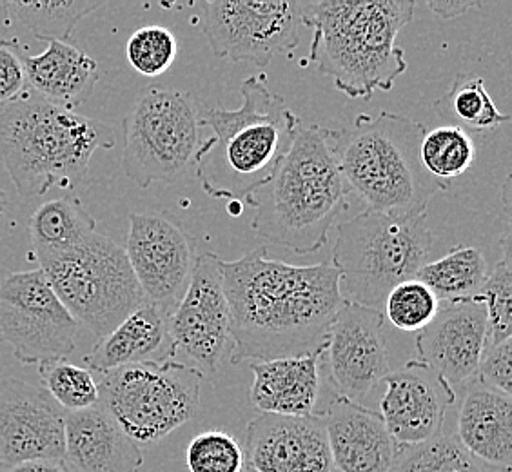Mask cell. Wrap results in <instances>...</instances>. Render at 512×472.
I'll use <instances>...</instances> for the list:
<instances>
[{"instance_id":"cell-1","label":"cell","mask_w":512,"mask_h":472,"mask_svg":"<svg viewBox=\"0 0 512 472\" xmlns=\"http://www.w3.org/2000/svg\"><path fill=\"white\" fill-rule=\"evenodd\" d=\"M229 304L231 364L269 362L325 351L347 298L333 264L291 266L258 247L242 258H220Z\"/></svg>"},{"instance_id":"cell-2","label":"cell","mask_w":512,"mask_h":472,"mask_svg":"<svg viewBox=\"0 0 512 472\" xmlns=\"http://www.w3.org/2000/svg\"><path fill=\"white\" fill-rule=\"evenodd\" d=\"M349 193L336 162L331 129L300 122L275 173L247 198L255 207L251 229L296 255L318 253L336 218L349 209Z\"/></svg>"},{"instance_id":"cell-3","label":"cell","mask_w":512,"mask_h":472,"mask_svg":"<svg viewBox=\"0 0 512 472\" xmlns=\"http://www.w3.org/2000/svg\"><path fill=\"white\" fill-rule=\"evenodd\" d=\"M414 8L413 0L300 2L302 26L313 31L309 59L349 99L391 91L409 68L398 33Z\"/></svg>"},{"instance_id":"cell-4","label":"cell","mask_w":512,"mask_h":472,"mask_svg":"<svg viewBox=\"0 0 512 472\" xmlns=\"http://www.w3.org/2000/svg\"><path fill=\"white\" fill-rule=\"evenodd\" d=\"M240 95V108L200 115V129H211L213 137L198 146L193 158L204 193L231 202H247L266 184L300 124L286 99L271 91L266 73L244 80Z\"/></svg>"},{"instance_id":"cell-5","label":"cell","mask_w":512,"mask_h":472,"mask_svg":"<svg viewBox=\"0 0 512 472\" xmlns=\"http://www.w3.org/2000/svg\"><path fill=\"white\" fill-rule=\"evenodd\" d=\"M115 142L108 124L57 108L31 89L0 106V162L24 198L80 186L95 151Z\"/></svg>"},{"instance_id":"cell-6","label":"cell","mask_w":512,"mask_h":472,"mask_svg":"<svg viewBox=\"0 0 512 472\" xmlns=\"http://www.w3.org/2000/svg\"><path fill=\"white\" fill-rule=\"evenodd\" d=\"M425 131L422 122L391 111L358 115L349 128L331 129L338 168L365 211L424 213L431 198L447 191L422 166Z\"/></svg>"},{"instance_id":"cell-7","label":"cell","mask_w":512,"mask_h":472,"mask_svg":"<svg viewBox=\"0 0 512 472\" xmlns=\"http://www.w3.org/2000/svg\"><path fill=\"white\" fill-rule=\"evenodd\" d=\"M433 233L424 213L365 211L342 222L333 266L349 302L380 309L393 287L411 280L427 264Z\"/></svg>"},{"instance_id":"cell-8","label":"cell","mask_w":512,"mask_h":472,"mask_svg":"<svg viewBox=\"0 0 512 472\" xmlns=\"http://www.w3.org/2000/svg\"><path fill=\"white\" fill-rule=\"evenodd\" d=\"M39 269L69 315L99 338L148 302L124 247L97 231L68 251L42 260Z\"/></svg>"},{"instance_id":"cell-9","label":"cell","mask_w":512,"mask_h":472,"mask_svg":"<svg viewBox=\"0 0 512 472\" xmlns=\"http://www.w3.org/2000/svg\"><path fill=\"white\" fill-rule=\"evenodd\" d=\"M202 378L175 360L124 365L102 374L99 404L137 445L160 442L197 414Z\"/></svg>"},{"instance_id":"cell-10","label":"cell","mask_w":512,"mask_h":472,"mask_svg":"<svg viewBox=\"0 0 512 472\" xmlns=\"http://www.w3.org/2000/svg\"><path fill=\"white\" fill-rule=\"evenodd\" d=\"M200 113L193 97L177 89L149 88L124 118L122 168L140 189L173 184L200 146Z\"/></svg>"},{"instance_id":"cell-11","label":"cell","mask_w":512,"mask_h":472,"mask_svg":"<svg viewBox=\"0 0 512 472\" xmlns=\"http://www.w3.org/2000/svg\"><path fill=\"white\" fill-rule=\"evenodd\" d=\"M79 322L55 295L40 269L0 282V342L20 364H48L75 351Z\"/></svg>"},{"instance_id":"cell-12","label":"cell","mask_w":512,"mask_h":472,"mask_svg":"<svg viewBox=\"0 0 512 472\" xmlns=\"http://www.w3.org/2000/svg\"><path fill=\"white\" fill-rule=\"evenodd\" d=\"M204 35L218 59L266 68L300 42V2L213 0L202 4Z\"/></svg>"},{"instance_id":"cell-13","label":"cell","mask_w":512,"mask_h":472,"mask_svg":"<svg viewBox=\"0 0 512 472\" xmlns=\"http://www.w3.org/2000/svg\"><path fill=\"white\" fill-rule=\"evenodd\" d=\"M129 266L148 302L175 309L197 266V242L169 213H131Z\"/></svg>"},{"instance_id":"cell-14","label":"cell","mask_w":512,"mask_h":472,"mask_svg":"<svg viewBox=\"0 0 512 472\" xmlns=\"http://www.w3.org/2000/svg\"><path fill=\"white\" fill-rule=\"evenodd\" d=\"M177 351L197 362L204 376H215L231 345L229 304L220 273V256L204 253L197 258L188 291L175 305L169 320Z\"/></svg>"},{"instance_id":"cell-15","label":"cell","mask_w":512,"mask_h":472,"mask_svg":"<svg viewBox=\"0 0 512 472\" xmlns=\"http://www.w3.org/2000/svg\"><path fill=\"white\" fill-rule=\"evenodd\" d=\"M66 411L46 389L0 380V463L62 462Z\"/></svg>"},{"instance_id":"cell-16","label":"cell","mask_w":512,"mask_h":472,"mask_svg":"<svg viewBox=\"0 0 512 472\" xmlns=\"http://www.w3.org/2000/svg\"><path fill=\"white\" fill-rule=\"evenodd\" d=\"M325 353L340 396L360 404L389 374L382 311L347 300L329 331Z\"/></svg>"},{"instance_id":"cell-17","label":"cell","mask_w":512,"mask_h":472,"mask_svg":"<svg viewBox=\"0 0 512 472\" xmlns=\"http://www.w3.org/2000/svg\"><path fill=\"white\" fill-rule=\"evenodd\" d=\"M382 382L380 416L394 442L416 445L442 433L445 413L456 393L429 365L409 360L402 369L389 371Z\"/></svg>"},{"instance_id":"cell-18","label":"cell","mask_w":512,"mask_h":472,"mask_svg":"<svg viewBox=\"0 0 512 472\" xmlns=\"http://www.w3.org/2000/svg\"><path fill=\"white\" fill-rule=\"evenodd\" d=\"M420 362L429 365L456 393L476 380L487 349V313L480 300L440 305L431 324L416 336Z\"/></svg>"},{"instance_id":"cell-19","label":"cell","mask_w":512,"mask_h":472,"mask_svg":"<svg viewBox=\"0 0 512 472\" xmlns=\"http://www.w3.org/2000/svg\"><path fill=\"white\" fill-rule=\"evenodd\" d=\"M246 462L253 472H329L333 458L324 418L262 414L247 425Z\"/></svg>"},{"instance_id":"cell-20","label":"cell","mask_w":512,"mask_h":472,"mask_svg":"<svg viewBox=\"0 0 512 472\" xmlns=\"http://www.w3.org/2000/svg\"><path fill=\"white\" fill-rule=\"evenodd\" d=\"M324 418L333 467L340 472H389L398 443L380 413L345 396H336Z\"/></svg>"},{"instance_id":"cell-21","label":"cell","mask_w":512,"mask_h":472,"mask_svg":"<svg viewBox=\"0 0 512 472\" xmlns=\"http://www.w3.org/2000/svg\"><path fill=\"white\" fill-rule=\"evenodd\" d=\"M62 465L68 472H138L144 465V454L99 404L66 413Z\"/></svg>"},{"instance_id":"cell-22","label":"cell","mask_w":512,"mask_h":472,"mask_svg":"<svg viewBox=\"0 0 512 472\" xmlns=\"http://www.w3.org/2000/svg\"><path fill=\"white\" fill-rule=\"evenodd\" d=\"M171 313L168 307L144 302L84 356L88 371L104 374L124 365L175 360L178 351L169 329Z\"/></svg>"},{"instance_id":"cell-23","label":"cell","mask_w":512,"mask_h":472,"mask_svg":"<svg viewBox=\"0 0 512 472\" xmlns=\"http://www.w3.org/2000/svg\"><path fill=\"white\" fill-rule=\"evenodd\" d=\"M456 440L485 467L511 471V396L473 380L458 411Z\"/></svg>"},{"instance_id":"cell-24","label":"cell","mask_w":512,"mask_h":472,"mask_svg":"<svg viewBox=\"0 0 512 472\" xmlns=\"http://www.w3.org/2000/svg\"><path fill=\"white\" fill-rule=\"evenodd\" d=\"M325 351L249 364V398L264 414L311 416L320 394V360Z\"/></svg>"},{"instance_id":"cell-25","label":"cell","mask_w":512,"mask_h":472,"mask_svg":"<svg viewBox=\"0 0 512 472\" xmlns=\"http://www.w3.org/2000/svg\"><path fill=\"white\" fill-rule=\"evenodd\" d=\"M22 60L31 91L69 111H75L93 95L100 79L97 60L68 42L50 40L44 53Z\"/></svg>"},{"instance_id":"cell-26","label":"cell","mask_w":512,"mask_h":472,"mask_svg":"<svg viewBox=\"0 0 512 472\" xmlns=\"http://www.w3.org/2000/svg\"><path fill=\"white\" fill-rule=\"evenodd\" d=\"M95 229V218L80 204L79 198L50 200L31 215L28 224L31 256L40 264L77 246L93 235Z\"/></svg>"},{"instance_id":"cell-27","label":"cell","mask_w":512,"mask_h":472,"mask_svg":"<svg viewBox=\"0 0 512 472\" xmlns=\"http://www.w3.org/2000/svg\"><path fill=\"white\" fill-rule=\"evenodd\" d=\"M487 275V260L478 247L456 246L440 260L420 267L414 278L424 282L438 302L454 304L478 295Z\"/></svg>"},{"instance_id":"cell-28","label":"cell","mask_w":512,"mask_h":472,"mask_svg":"<svg viewBox=\"0 0 512 472\" xmlns=\"http://www.w3.org/2000/svg\"><path fill=\"white\" fill-rule=\"evenodd\" d=\"M445 124L465 129L469 135L493 131L509 124L511 117L502 113L485 88V79L460 73L453 86L434 104Z\"/></svg>"},{"instance_id":"cell-29","label":"cell","mask_w":512,"mask_h":472,"mask_svg":"<svg viewBox=\"0 0 512 472\" xmlns=\"http://www.w3.org/2000/svg\"><path fill=\"white\" fill-rule=\"evenodd\" d=\"M474 155L473 135L453 124L427 129L420 144L425 173L445 189L451 187L454 178L462 177L473 168Z\"/></svg>"},{"instance_id":"cell-30","label":"cell","mask_w":512,"mask_h":472,"mask_svg":"<svg viewBox=\"0 0 512 472\" xmlns=\"http://www.w3.org/2000/svg\"><path fill=\"white\" fill-rule=\"evenodd\" d=\"M104 6V0L8 2L11 19L44 42H68L80 20Z\"/></svg>"},{"instance_id":"cell-31","label":"cell","mask_w":512,"mask_h":472,"mask_svg":"<svg viewBox=\"0 0 512 472\" xmlns=\"http://www.w3.org/2000/svg\"><path fill=\"white\" fill-rule=\"evenodd\" d=\"M389 472H491L467 453L454 436H434L416 445H398Z\"/></svg>"},{"instance_id":"cell-32","label":"cell","mask_w":512,"mask_h":472,"mask_svg":"<svg viewBox=\"0 0 512 472\" xmlns=\"http://www.w3.org/2000/svg\"><path fill=\"white\" fill-rule=\"evenodd\" d=\"M487 313V347L511 338L512 325V262L511 233L503 238V256L489 271L480 293L474 296Z\"/></svg>"},{"instance_id":"cell-33","label":"cell","mask_w":512,"mask_h":472,"mask_svg":"<svg viewBox=\"0 0 512 472\" xmlns=\"http://www.w3.org/2000/svg\"><path fill=\"white\" fill-rule=\"evenodd\" d=\"M42 389L66 411L77 413L99 405V385L86 367L71 364L66 358L40 365Z\"/></svg>"},{"instance_id":"cell-34","label":"cell","mask_w":512,"mask_h":472,"mask_svg":"<svg viewBox=\"0 0 512 472\" xmlns=\"http://www.w3.org/2000/svg\"><path fill=\"white\" fill-rule=\"evenodd\" d=\"M384 304L389 322L405 333H420L440 309L433 291L416 278L393 287Z\"/></svg>"},{"instance_id":"cell-35","label":"cell","mask_w":512,"mask_h":472,"mask_svg":"<svg viewBox=\"0 0 512 472\" xmlns=\"http://www.w3.org/2000/svg\"><path fill=\"white\" fill-rule=\"evenodd\" d=\"M126 55L140 75L158 77L177 60L178 40L164 26H144L129 37Z\"/></svg>"},{"instance_id":"cell-36","label":"cell","mask_w":512,"mask_h":472,"mask_svg":"<svg viewBox=\"0 0 512 472\" xmlns=\"http://www.w3.org/2000/svg\"><path fill=\"white\" fill-rule=\"evenodd\" d=\"M189 472H244L246 453L224 431H207L191 440L186 453Z\"/></svg>"},{"instance_id":"cell-37","label":"cell","mask_w":512,"mask_h":472,"mask_svg":"<svg viewBox=\"0 0 512 472\" xmlns=\"http://www.w3.org/2000/svg\"><path fill=\"white\" fill-rule=\"evenodd\" d=\"M19 40L0 42V106L11 104L28 93L24 60L19 55Z\"/></svg>"},{"instance_id":"cell-38","label":"cell","mask_w":512,"mask_h":472,"mask_svg":"<svg viewBox=\"0 0 512 472\" xmlns=\"http://www.w3.org/2000/svg\"><path fill=\"white\" fill-rule=\"evenodd\" d=\"M476 380L493 387L500 393L512 394V340L507 338L500 344L487 347L478 365Z\"/></svg>"},{"instance_id":"cell-39","label":"cell","mask_w":512,"mask_h":472,"mask_svg":"<svg viewBox=\"0 0 512 472\" xmlns=\"http://www.w3.org/2000/svg\"><path fill=\"white\" fill-rule=\"evenodd\" d=\"M427 6L433 10L436 17L444 20L456 19L465 15L467 11L482 8L480 2H462V0H431Z\"/></svg>"},{"instance_id":"cell-40","label":"cell","mask_w":512,"mask_h":472,"mask_svg":"<svg viewBox=\"0 0 512 472\" xmlns=\"http://www.w3.org/2000/svg\"><path fill=\"white\" fill-rule=\"evenodd\" d=\"M0 472H68L62 462L0 463Z\"/></svg>"},{"instance_id":"cell-41","label":"cell","mask_w":512,"mask_h":472,"mask_svg":"<svg viewBox=\"0 0 512 472\" xmlns=\"http://www.w3.org/2000/svg\"><path fill=\"white\" fill-rule=\"evenodd\" d=\"M11 28H13V19H11L10 10H8V2L0 0V42L2 40H11Z\"/></svg>"},{"instance_id":"cell-42","label":"cell","mask_w":512,"mask_h":472,"mask_svg":"<svg viewBox=\"0 0 512 472\" xmlns=\"http://www.w3.org/2000/svg\"><path fill=\"white\" fill-rule=\"evenodd\" d=\"M8 209V195L0 189V215H4Z\"/></svg>"},{"instance_id":"cell-43","label":"cell","mask_w":512,"mask_h":472,"mask_svg":"<svg viewBox=\"0 0 512 472\" xmlns=\"http://www.w3.org/2000/svg\"><path fill=\"white\" fill-rule=\"evenodd\" d=\"M329 472H340V471H336V469H333V471H329Z\"/></svg>"},{"instance_id":"cell-44","label":"cell","mask_w":512,"mask_h":472,"mask_svg":"<svg viewBox=\"0 0 512 472\" xmlns=\"http://www.w3.org/2000/svg\"><path fill=\"white\" fill-rule=\"evenodd\" d=\"M247 472H249V471H247Z\"/></svg>"}]
</instances>
